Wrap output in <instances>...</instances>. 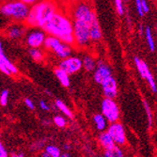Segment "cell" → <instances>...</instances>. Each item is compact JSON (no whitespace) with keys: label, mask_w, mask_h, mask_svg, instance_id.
Listing matches in <instances>:
<instances>
[{"label":"cell","mask_w":157,"mask_h":157,"mask_svg":"<svg viewBox=\"0 0 157 157\" xmlns=\"http://www.w3.org/2000/svg\"><path fill=\"white\" fill-rule=\"evenodd\" d=\"M97 17L95 10L87 2H80L73 8L72 10V20H79L88 23H92V21Z\"/></svg>","instance_id":"cell-6"},{"label":"cell","mask_w":157,"mask_h":157,"mask_svg":"<svg viewBox=\"0 0 157 157\" xmlns=\"http://www.w3.org/2000/svg\"><path fill=\"white\" fill-rule=\"evenodd\" d=\"M143 105H144V108H145V111H146V115H147V120H148V125H149V128L151 127L152 125V114H151V106L149 105V104L145 101H143Z\"/></svg>","instance_id":"cell-26"},{"label":"cell","mask_w":157,"mask_h":157,"mask_svg":"<svg viewBox=\"0 0 157 157\" xmlns=\"http://www.w3.org/2000/svg\"><path fill=\"white\" fill-rule=\"evenodd\" d=\"M115 8L117 10V13L119 15L122 16L124 14V7H123V2L121 0H116L115 1Z\"/></svg>","instance_id":"cell-29"},{"label":"cell","mask_w":157,"mask_h":157,"mask_svg":"<svg viewBox=\"0 0 157 157\" xmlns=\"http://www.w3.org/2000/svg\"><path fill=\"white\" fill-rule=\"evenodd\" d=\"M139 33L140 35H143V33L145 34V32H143V25H139Z\"/></svg>","instance_id":"cell-41"},{"label":"cell","mask_w":157,"mask_h":157,"mask_svg":"<svg viewBox=\"0 0 157 157\" xmlns=\"http://www.w3.org/2000/svg\"><path fill=\"white\" fill-rule=\"evenodd\" d=\"M134 62H135V65L138 71L140 76L148 82L151 91L156 93L157 92V85H156V82L154 81V78L151 75V72L150 68L148 67L147 63L144 60L139 59L138 56H135Z\"/></svg>","instance_id":"cell-9"},{"label":"cell","mask_w":157,"mask_h":157,"mask_svg":"<svg viewBox=\"0 0 157 157\" xmlns=\"http://www.w3.org/2000/svg\"><path fill=\"white\" fill-rule=\"evenodd\" d=\"M11 157H25V154L23 152H14L11 154Z\"/></svg>","instance_id":"cell-38"},{"label":"cell","mask_w":157,"mask_h":157,"mask_svg":"<svg viewBox=\"0 0 157 157\" xmlns=\"http://www.w3.org/2000/svg\"><path fill=\"white\" fill-rule=\"evenodd\" d=\"M44 151L51 155V157H61V150L56 145H47L44 148Z\"/></svg>","instance_id":"cell-25"},{"label":"cell","mask_w":157,"mask_h":157,"mask_svg":"<svg viewBox=\"0 0 157 157\" xmlns=\"http://www.w3.org/2000/svg\"><path fill=\"white\" fill-rule=\"evenodd\" d=\"M40 107L44 111H46V112H49L50 109H51L50 105L44 101V100H40Z\"/></svg>","instance_id":"cell-33"},{"label":"cell","mask_w":157,"mask_h":157,"mask_svg":"<svg viewBox=\"0 0 157 157\" xmlns=\"http://www.w3.org/2000/svg\"><path fill=\"white\" fill-rule=\"evenodd\" d=\"M55 105L56 106V108H58L64 116H66L67 118L69 119H74V114L72 112V110H71L67 105L66 104H64L61 100H56V102H55Z\"/></svg>","instance_id":"cell-21"},{"label":"cell","mask_w":157,"mask_h":157,"mask_svg":"<svg viewBox=\"0 0 157 157\" xmlns=\"http://www.w3.org/2000/svg\"><path fill=\"white\" fill-rule=\"evenodd\" d=\"M31 7L25 5L21 1H10L2 4L0 8V12L6 18L16 21L17 23L25 22L28 14L30 12Z\"/></svg>","instance_id":"cell-3"},{"label":"cell","mask_w":157,"mask_h":157,"mask_svg":"<svg viewBox=\"0 0 157 157\" xmlns=\"http://www.w3.org/2000/svg\"><path fill=\"white\" fill-rule=\"evenodd\" d=\"M9 95H10V91L8 90H2L1 94H0V105L2 106H6L8 105Z\"/></svg>","instance_id":"cell-28"},{"label":"cell","mask_w":157,"mask_h":157,"mask_svg":"<svg viewBox=\"0 0 157 157\" xmlns=\"http://www.w3.org/2000/svg\"><path fill=\"white\" fill-rule=\"evenodd\" d=\"M25 105H26V107L30 110H34L35 109V104L33 103V101L29 98H25Z\"/></svg>","instance_id":"cell-32"},{"label":"cell","mask_w":157,"mask_h":157,"mask_svg":"<svg viewBox=\"0 0 157 157\" xmlns=\"http://www.w3.org/2000/svg\"><path fill=\"white\" fill-rule=\"evenodd\" d=\"M40 156H41V157H51V155H50L49 153H47L45 151H42V152L40 153Z\"/></svg>","instance_id":"cell-39"},{"label":"cell","mask_w":157,"mask_h":157,"mask_svg":"<svg viewBox=\"0 0 157 157\" xmlns=\"http://www.w3.org/2000/svg\"><path fill=\"white\" fill-rule=\"evenodd\" d=\"M93 122L96 127V129L100 132H105L107 131L108 127H107V120L104 117L103 114H96L93 116Z\"/></svg>","instance_id":"cell-18"},{"label":"cell","mask_w":157,"mask_h":157,"mask_svg":"<svg viewBox=\"0 0 157 157\" xmlns=\"http://www.w3.org/2000/svg\"><path fill=\"white\" fill-rule=\"evenodd\" d=\"M44 124L49 125V124H50V121H44Z\"/></svg>","instance_id":"cell-42"},{"label":"cell","mask_w":157,"mask_h":157,"mask_svg":"<svg viewBox=\"0 0 157 157\" xmlns=\"http://www.w3.org/2000/svg\"><path fill=\"white\" fill-rule=\"evenodd\" d=\"M83 68L87 71V72H94L97 67V62L94 60V59L90 56H85L83 59Z\"/></svg>","instance_id":"cell-20"},{"label":"cell","mask_w":157,"mask_h":157,"mask_svg":"<svg viewBox=\"0 0 157 157\" xmlns=\"http://www.w3.org/2000/svg\"><path fill=\"white\" fill-rule=\"evenodd\" d=\"M108 134L110 135V136L113 138L114 142L117 146H123L126 143V135H125V130L124 127L121 123L115 122L112 123L108 126L107 129Z\"/></svg>","instance_id":"cell-11"},{"label":"cell","mask_w":157,"mask_h":157,"mask_svg":"<svg viewBox=\"0 0 157 157\" xmlns=\"http://www.w3.org/2000/svg\"><path fill=\"white\" fill-rule=\"evenodd\" d=\"M98 140H99V143L101 145V147L105 150V151H107V150H110L112 148H114L115 146H117L115 144V142H114L113 138L110 136V135L108 134L107 131L102 133L101 135L99 136L98 137Z\"/></svg>","instance_id":"cell-16"},{"label":"cell","mask_w":157,"mask_h":157,"mask_svg":"<svg viewBox=\"0 0 157 157\" xmlns=\"http://www.w3.org/2000/svg\"><path fill=\"white\" fill-rule=\"evenodd\" d=\"M102 29L100 26L98 18L96 17L90 25V40L91 41H99L102 39Z\"/></svg>","instance_id":"cell-17"},{"label":"cell","mask_w":157,"mask_h":157,"mask_svg":"<svg viewBox=\"0 0 157 157\" xmlns=\"http://www.w3.org/2000/svg\"><path fill=\"white\" fill-rule=\"evenodd\" d=\"M44 146V141H36L34 144H32L31 146V150L32 151H39L41 150Z\"/></svg>","instance_id":"cell-31"},{"label":"cell","mask_w":157,"mask_h":157,"mask_svg":"<svg viewBox=\"0 0 157 157\" xmlns=\"http://www.w3.org/2000/svg\"><path fill=\"white\" fill-rule=\"evenodd\" d=\"M145 38H146V40H147V44H148V47L150 49L151 52H154L155 51V42H154V40H153V37H152V33H151V29L150 26H146L145 27Z\"/></svg>","instance_id":"cell-22"},{"label":"cell","mask_w":157,"mask_h":157,"mask_svg":"<svg viewBox=\"0 0 157 157\" xmlns=\"http://www.w3.org/2000/svg\"><path fill=\"white\" fill-rule=\"evenodd\" d=\"M27 28L28 27L25 24H19V23L11 24L10 25L6 27L5 34L10 40L21 39L24 36L25 37V35L28 31Z\"/></svg>","instance_id":"cell-13"},{"label":"cell","mask_w":157,"mask_h":157,"mask_svg":"<svg viewBox=\"0 0 157 157\" xmlns=\"http://www.w3.org/2000/svg\"><path fill=\"white\" fill-rule=\"evenodd\" d=\"M136 7V10L139 16H144V12H143V9H142V4H141V0H136L135 1Z\"/></svg>","instance_id":"cell-30"},{"label":"cell","mask_w":157,"mask_h":157,"mask_svg":"<svg viewBox=\"0 0 157 157\" xmlns=\"http://www.w3.org/2000/svg\"><path fill=\"white\" fill-rule=\"evenodd\" d=\"M71 149H72V145H71L70 143H66V144L63 145V150H64L65 151H69Z\"/></svg>","instance_id":"cell-37"},{"label":"cell","mask_w":157,"mask_h":157,"mask_svg":"<svg viewBox=\"0 0 157 157\" xmlns=\"http://www.w3.org/2000/svg\"><path fill=\"white\" fill-rule=\"evenodd\" d=\"M42 29L48 36L58 38L64 44L71 46L75 44L73 21L64 13L58 11Z\"/></svg>","instance_id":"cell-1"},{"label":"cell","mask_w":157,"mask_h":157,"mask_svg":"<svg viewBox=\"0 0 157 157\" xmlns=\"http://www.w3.org/2000/svg\"><path fill=\"white\" fill-rule=\"evenodd\" d=\"M53 121L56 126H58L59 128H64L67 125V121L64 117L62 116H55L53 119Z\"/></svg>","instance_id":"cell-27"},{"label":"cell","mask_w":157,"mask_h":157,"mask_svg":"<svg viewBox=\"0 0 157 157\" xmlns=\"http://www.w3.org/2000/svg\"><path fill=\"white\" fill-rule=\"evenodd\" d=\"M54 74H55L56 77L58 78V80L60 82V84L63 86V87H65V88L70 87V84H71V82H70V75L66 72H64L63 70H61L60 68L58 67V68L55 69Z\"/></svg>","instance_id":"cell-19"},{"label":"cell","mask_w":157,"mask_h":157,"mask_svg":"<svg viewBox=\"0 0 157 157\" xmlns=\"http://www.w3.org/2000/svg\"><path fill=\"white\" fill-rule=\"evenodd\" d=\"M101 86H102L103 93L105 96V98L114 100V98L118 95V84L116 79L113 76L104 81Z\"/></svg>","instance_id":"cell-14"},{"label":"cell","mask_w":157,"mask_h":157,"mask_svg":"<svg viewBox=\"0 0 157 157\" xmlns=\"http://www.w3.org/2000/svg\"><path fill=\"white\" fill-rule=\"evenodd\" d=\"M101 109L102 114L108 122H110L111 124L118 122L120 119V108L113 99L105 98L102 101Z\"/></svg>","instance_id":"cell-7"},{"label":"cell","mask_w":157,"mask_h":157,"mask_svg":"<svg viewBox=\"0 0 157 157\" xmlns=\"http://www.w3.org/2000/svg\"><path fill=\"white\" fill-rule=\"evenodd\" d=\"M61 157H71V153L69 151H65V152L62 153Z\"/></svg>","instance_id":"cell-40"},{"label":"cell","mask_w":157,"mask_h":157,"mask_svg":"<svg viewBox=\"0 0 157 157\" xmlns=\"http://www.w3.org/2000/svg\"><path fill=\"white\" fill-rule=\"evenodd\" d=\"M141 4H142V9H143L144 14L149 13V11H150V6H149L148 2L145 1V0H141Z\"/></svg>","instance_id":"cell-34"},{"label":"cell","mask_w":157,"mask_h":157,"mask_svg":"<svg viewBox=\"0 0 157 157\" xmlns=\"http://www.w3.org/2000/svg\"><path fill=\"white\" fill-rule=\"evenodd\" d=\"M0 71L7 75L18 74L17 67L7 58V56L4 54V51H0Z\"/></svg>","instance_id":"cell-15"},{"label":"cell","mask_w":157,"mask_h":157,"mask_svg":"<svg viewBox=\"0 0 157 157\" xmlns=\"http://www.w3.org/2000/svg\"><path fill=\"white\" fill-rule=\"evenodd\" d=\"M22 1L27 5V6H29V7H32L33 5H35L37 3V1H35V0H22Z\"/></svg>","instance_id":"cell-36"},{"label":"cell","mask_w":157,"mask_h":157,"mask_svg":"<svg viewBox=\"0 0 157 157\" xmlns=\"http://www.w3.org/2000/svg\"><path fill=\"white\" fill-rule=\"evenodd\" d=\"M47 34L44 29L39 28H31L27 31L25 35V44L28 47L36 49L44 45Z\"/></svg>","instance_id":"cell-8"},{"label":"cell","mask_w":157,"mask_h":157,"mask_svg":"<svg viewBox=\"0 0 157 157\" xmlns=\"http://www.w3.org/2000/svg\"><path fill=\"white\" fill-rule=\"evenodd\" d=\"M58 67L63 70L69 75H75L78 73L83 68V61L78 56H72L64 60H61L59 63Z\"/></svg>","instance_id":"cell-10"},{"label":"cell","mask_w":157,"mask_h":157,"mask_svg":"<svg viewBox=\"0 0 157 157\" xmlns=\"http://www.w3.org/2000/svg\"><path fill=\"white\" fill-rule=\"evenodd\" d=\"M104 157H124V152L120 146H115L110 150L105 151Z\"/></svg>","instance_id":"cell-23"},{"label":"cell","mask_w":157,"mask_h":157,"mask_svg":"<svg viewBox=\"0 0 157 157\" xmlns=\"http://www.w3.org/2000/svg\"><path fill=\"white\" fill-rule=\"evenodd\" d=\"M74 25V36L75 44L78 47H86L90 44V25L91 23L72 20Z\"/></svg>","instance_id":"cell-5"},{"label":"cell","mask_w":157,"mask_h":157,"mask_svg":"<svg viewBox=\"0 0 157 157\" xmlns=\"http://www.w3.org/2000/svg\"><path fill=\"white\" fill-rule=\"evenodd\" d=\"M44 46L47 50L52 51L56 55V58H59L62 60L72 56L71 55H72L73 49L71 47V45L64 44L59 39L55 38L53 36H47Z\"/></svg>","instance_id":"cell-4"},{"label":"cell","mask_w":157,"mask_h":157,"mask_svg":"<svg viewBox=\"0 0 157 157\" xmlns=\"http://www.w3.org/2000/svg\"><path fill=\"white\" fill-rule=\"evenodd\" d=\"M111 76H112L111 68L105 61L99 60L97 62L96 70L94 71V74H93L94 81L99 85H102L104 81H105L107 78H109Z\"/></svg>","instance_id":"cell-12"},{"label":"cell","mask_w":157,"mask_h":157,"mask_svg":"<svg viewBox=\"0 0 157 157\" xmlns=\"http://www.w3.org/2000/svg\"><path fill=\"white\" fill-rule=\"evenodd\" d=\"M28 54H29V56L37 62H40L44 59V55L40 48H36V49L31 48L28 50Z\"/></svg>","instance_id":"cell-24"},{"label":"cell","mask_w":157,"mask_h":157,"mask_svg":"<svg viewBox=\"0 0 157 157\" xmlns=\"http://www.w3.org/2000/svg\"><path fill=\"white\" fill-rule=\"evenodd\" d=\"M0 157H9V153L3 144H0Z\"/></svg>","instance_id":"cell-35"},{"label":"cell","mask_w":157,"mask_h":157,"mask_svg":"<svg viewBox=\"0 0 157 157\" xmlns=\"http://www.w3.org/2000/svg\"><path fill=\"white\" fill-rule=\"evenodd\" d=\"M56 12V6L53 2H37L31 7L25 25L29 28H44Z\"/></svg>","instance_id":"cell-2"}]
</instances>
